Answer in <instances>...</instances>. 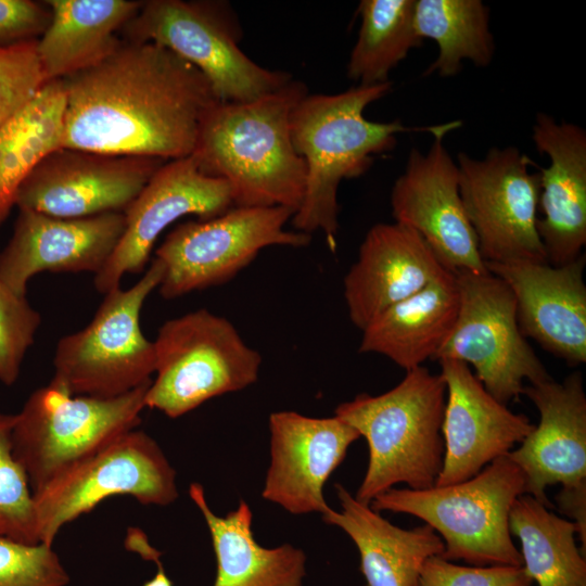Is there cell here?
Segmentation results:
<instances>
[{
	"label": "cell",
	"instance_id": "obj_1",
	"mask_svg": "<svg viewBox=\"0 0 586 586\" xmlns=\"http://www.w3.org/2000/svg\"><path fill=\"white\" fill-rule=\"evenodd\" d=\"M63 148L173 161L192 155L218 100L205 76L168 49L127 41L63 78Z\"/></svg>",
	"mask_w": 586,
	"mask_h": 586
},
{
	"label": "cell",
	"instance_id": "obj_2",
	"mask_svg": "<svg viewBox=\"0 0 586 586\" xmlns=\"http://www.w3.org/2000/svg\"><path fill=\"white\" fill-rule=\"evenodd\" d=\"M307 93L293 78L249 102L217 101L205 114L192 156L205 175L229 183L233 207L298 209L306 164L293 146L290 119Z\"/></svg>",
	"mask_w": 586,
	"mask_h": 586
},
{
	"label": "cell",
	"instance_id": "obj_3",
	"mask_svg": "<svg viewBox=\"0 0 586 586\" xmlns=\"http://www.w3.org/2000/svg\"><path fill=\"white\" fill-rule=\"evenodd\" d=\"M392 86L390 80L373 86L357 85L334 94L308 92L291 114L292 143L306 164L303 201L291 221L296 231L310 235L321 231L332 251L339 232L341 182L364 175L375 155L395 148L398 133H432L435 128V125L407 127L398 119L388 123L367 119V106L390 93Z\"/></svg>",
	"mask_w": 586,
	"mask_h": 586
},
{
	"label": "cell",
	"instance_id": "obj_4",
	"mask_svg": "<svg viewBox=\"0 0 586 586\" xmlns=\"http://www.w3.org/2000/svg\"><path fill=\"white\" fill-rule=\"evenodd\" d=\"M446 385L424 366L380 395L366 393L340 404L334 415L367 441L369 461L356 499L370 505L397 484L435 486L444 461L442 425Z\"/></svg>",
	"mask_w": 586,
	"mask_h": 586
},
{
	"label": "cell",
	"instance_id": "obj_5",
	"mask_svg": "<svg viewBox=\"0 0 586 586\" xmlns=\"http://www.w3.org/2000/svg\"><path fill=\"white\" fill-rule=\"evenodd\" d=\"M525 493L524 473L504 456L459 483L426 489L390 488L370 507L423 520L443 539L442 557L446 560L479 566H523L509 515L514 501Z\"/></svg>",
	"mask_w": 586,
	"mask_h": 586
},
{
	"label": "cell",
	"instance_id": "obj_6",
	"mask_svg": "<svg viewBox=\"0 0 586 586\" xmlns=\"http://www.w3.org/2000/svg\"><path fill=\"white\" fill-rule=\"evenodd\" d=\"M123 30L128 41L156 43L193 65L219 102H249L293 79L292 74L266 68L242 51V26L226 1L142 2Z\"/></svg>",
	"mask_w": 586,
	"mask_h": 586
},
{
	"label": "cell",
	"instance_id": "obj_7",
	"mask_svg": "<svg viewBox=\"0 0 586 586\" xmlns=\"http://www.w3.org/2000/svg\"><path fill=\"white\" fill-rule=\"evenodd\" d=\"M154 343L145 407L181 417L211 398L255 383L262 356L225 317L201 308L165 321Z\"/></svg>",
	"mask_w": 586,
	"mask_h": 586
},
{
	"label": "cell",
	"instance_id": "obj_8",
	"mask_svg": "<svg viewBox=\"0 0 586 586\" xmlns=\"http://www.w3.org/2000/svg\"><path fill=\"white\" fill-rule=\"evenodd\" d=\"M151 382L106 398L74 395L51 382L33 392L15 415L12 430L13 453L26 471L33 494L136 429Z\"/></svg>",
	"mask_w": 586,
	"mask_h": 586
},
{
	"label": "cell",
	"instance_id": "obj_9",
	"mask_svg": "<svg viewBox=\"0 0 586 586\" xmlns=\"http://www.w3.org/2000/svg\"><path fill=\"white\" fill-rule=\"evenodd\" d=\"M164 271L154 258L131 288L118 286L104 294L90 323L58 342L51 383L74 395L106 398L151 382L155 349L141 331L140 313Z\"/></svg>",
	"mask_w": 586,
	"mask_h": 586
},
{
	"label": "cell",
	"instance_id": "obj_10",
	"mask_svg": "<svg viewBox=\"0 0 586 586\" xmlns=\"http://www.w3.org/2000/svg\"><path fill=\"white\" fill-rule=\"evenodd\" d=\"M294 212L282 206L231 207L211 218L179 224L155 251L165 271L158 292L173 300L225 284L266 247H304L311 235L286 230Z\"/></svg>",
	"mask_w": 586,
	"mask_h": 586
},
{
	"label": "cell",
	"instance_id": "obj_11",
	"mask_svg": "<svg viewBox=\"0 0 586 586\" xmlns=\"http://www.w3.org/2000/svg\"><path fill=\"white\" fill-rule=\"evenodd\" d=\"M455 275L458 315L434 359L464 362L505 405L523 394L525 381L534 384L551 379L519 328L515 298L508 284L488 269Z\"/></svg>",
	"mask_w": 586,
	"mask_h": 586
},
{
	"label": "cell",
	"instance_id": "obj_12",
	"mask_svg": "<svg viewBox=\"0 0 586 586\" xmlns=\"http://www.w3.org/2000/svg\"><path fill=\"white\" fill-rule=\"evenodd\" d=\"M117 495L157 506L178 497L174 468L143 431L119 435L34 494L40 543L52 546L63 525Z\"/></svg>",
	"mask_w": 586,
	"mask_h": 586
},
{
	"label": "cell",
	"instance_id": "obj_13",
	"mask_svg": "<svg viewBox=\"0 0 586 586\" xmlns=\"http://www.w3.org/2000/svg\"><path fill=\"white\" fill-rule=\"evenodd\" d=\"M459 191L484 263L547 262L537 231L539 174L518 148L457 154Z\"/></svg>",
	"mask_w": 586,
	"mask_h": 586
},
{
	"label": "cell",
	"instance_id": "obj_14",
	"mask_svg": "<svg viewBox=\"0 0 586 586\" xmlns=\"http://www.w3.org/2000/svg\"><path fill=\"white\" fill-rule=\"evenodd\" d=\"M460 126V120L436 125L428 152L411 149L393 184L391 209L394 221L417 231L444 268L479 272L487 268L463 207L456 160L444 144Z\"/></svg>",
	"mask_w": 586,
	"mask_h": 586
},
{
	"label": "cell",
	"instance_id": "obj_15",
	"mask_svg": "<svg viewBox=\"0 0 586 586\" xmlns=\"http://www.w3.org/2000/svg\"><path fill=\"white\" fill-rule=\"evenodd\" d=\"M164 163L61 148L24 179L15 205L61 218L124 213Z\"/></svg>",
	"mask_w": 586,
	"mask_h": 586
},
{
	"label": "cell",
	"instance_id": "obj_16",
	"mask_svg": "<svg viewBox=\"0 0 586 586\" xmlns=\"http://www.w3.org/2000/svg\"><path fill=\"white\" fill-rule=\"evenodd\" d=\"M233 207L229 183L205 175L192 155L164 163L124 211V231L104 267L98 292L118 288L126 273L141 272L161 233L183 216L214 218Z\"/></svg>",
	"mask_w": 586,
	"mask_h": 586
},
{
	"label": "cell",
	"instance_id": "obj_17",
	"mask_svg": "<svg viewBox=\"0 0 586 586\" xmlns=\"http://www.w3.org/2000/svg\"><path fill=\"white\" fill-rule=\"evenodd\" d=\"M270 464L262 496L292 514L330 508L323 486L359 433L337 416L314 418L296 411L270 413Z\"/></svg>",
	"mask_w": 586,
	"mask_h": 586
},
{
	"label": "cell",
	"instance_id": "obj_18",
	"mask_svg": "<svg viewBox=\"0 0 586 586\" xmlns=\"http://www.w3.org/2000/svg\"><path fill=\"white\" fill-rule=\"evenodd\" d=\"M446 385L444 461L435 486L466 481L508 456L534 430L522 413L497 400L464 362L437 360Z\"/></svg>",
	"mask_w": 586,
	"mask_h": 586
},
{
	"label": "cell",
	"instance_id": "obj_19",
	"mask_svg": "<svg viewBox=\"0 0 586 586\" xmlns=\"http://www.w3.org/2000/svg\"><path fill=\"white\" fill-rule=\"evenodd\" d=\"M124 225L123 213L61 218L21 208L0 252V281L26 296L29 280L42 271L95 275L113 254Z\"/></svg>",
	"mask_w": 586,
	"mask_h": 586
},
{
	"label": "cell",
	"instance_id": "obj_20",
	"mask_svg": "<svg viewBox=\"0 0 586 586\" xmlns=\"http://www.w3.org/2000/svg\"><path fill=\"white\" fill-rule=\"evenodd\" d=\"M585 265L584 253L563 265L485 264L511 289L522 334L570 366L586 361Z\"/></svg>",
	"mask_w": 586,
	"mask_h": 586
},
{
	"label": "cell",
	"instance_id": "obj_21",
	"mask_svg": "<svg viewBox=\"0 0 586 586\" xmlns=\"http://www.w3.org/2000/svg\"><path fill=\"white\" fill-rule=\"evenodd\" d=\"M523 394L534 404L539 422L508 457L522 470L525 489L548 507L546 489L586 482V395L579 371L563 381L552 378L527 384Z\"/></svg>",
	"mask_w": 586,
	"mask_h": 586
},
{
	"label": "cell",
	"instance_id": "obj_22",
	"mask_svg": "<svg viewBox=\"0 0 586 586\" xmlns=\"http://www.w3.org/2000/svg\"><path fill=\"white\" fill-rule=\"evenodd\" d=\"M532 139L549 158L538 173L537 231L547 263L563 265L579 257L586 244V131L538 113Z\"/></svg>",
	"mask_w": 586,
	"mask_h": 586
},
{
	"label": "cell",
	"instance_id": "obj_23",
	"mask_svg": "<svg viewBox=\"0 0 586 586\" xmlns=\"http://www.w3.org/2000/svg\"><path fill=\"white\" fill-rule=\"evenodd\" d=\"M445 269L413 229L395 221L375 224L366 233L343 281L352 323L362 330L383 310L417 293Z\"/></svg>",
	"mask_w": 586,
	"mask_h": 586
},
{
	"label": "cell",
	"instance_id": "obj_24",
	"mask_svg": "<svg viewBox=\"0 0 586 586\" xmlns=\"http://www.w3.org/2000/svg\"><path fill=\"white\" fill-rule=\"evenodd\" d=\"M335 491L341 509L330 507L322 520L340 527L357 547L365 586H419L425 561L444 552L441 536L428 524L396 526L342 484H335Z\"/></svg>",
	"mask_w": 586,
	"mask_h": 586
},
{
	"label": "cell",
	"instance_id": "obj_25",
	"mask_svg": "<svg viewBox=\"0 0 586 586\" xmlns=\"http://www.w3.org/2000/svg\"><path fill=\"white\" fill-rule=\"evenodd\" d=\"M459 309L456 275L445 269L417 293L390 306L362 330L358 352L387 357L406 371L423 366L450 334Z\"/></svg>",
	"mask_w": 586,
	"mask_h": 586
},
{
	"label": "cell",
	"instance_id": "obj_26",
	"mask_svg": "<svg viewBox=\"0 0 586 586\" xmlns=\"http://www.w3.org/2000/svg\"><path fill=\"white\" fill-rule=\"evenodd\" d=\"M47 29L36 42L46 82L66 78L111 54L120 43L116 33L142 2L131 0H48Z\"/></svg>",
	"mask_w": 586,
	"mask_h": 586
},
{
	"label": "cell",
	"instance_id": "obj_27",
	"mask_svg": "<svg viewBox=\"0 0 586 586\" xmlns=\"http://www.w3.org/2000/svg\"><path fill=\"white\" fill-rule=\"evenodd\" d=\"M189 495L211 535L216 558L213 586H303L304 551L290 544L272 548L259 545L252 530L253 513L244 500L219 517L209 508L201 484L192 483Z\"/></svg>",
	"mask_w": 586,
	"mask_h": 586
},
{
	"label": "cell",
	"instance_id": "obj_28",
	"mask_svg": "<svg viewBox=\"0 0 586 586\" xmlns=\"http://www.w3.org/2000/svg\"><path fill=\"white\" fill-rule=\"evenodd\" d=\"M66 94L62 79L46 82L0 125V224L30 171L63 148Z\"/></svg>",
	"mask_w": 586,
	"mask_h": 586
},
{
	"label": "cell",
	"instance_id": "obj_29",
	"mask_svg": "<svg viewBox=\"0 0 586 586\" xmlns=\"http://www.w3.org/2000/svg\"><path fill=\"white\" fill-rule=\"evenodd\" d=\"M509 527L521 543L523 568L538 586H586L585 553L573 522L524 494L511 507Z\"/></svg>",
	"mask_w": 586,
	"mask_h": 586
},
{
	"label": "cell",
	"instance_id": "obj_30",
	"mask_svg": "<svg viewBox=\"0 0 586 586\" xmlns=\"http://www.w3.org/2000/svg\"><path fill=\"white\" fill-rule=\"evenodd\" d=\"M415 27L422 40L430 38L438 48L425 76L450 77L464 61L486 67L493 60L489 9L481 0H416Z\"/></svg>",
	"mask_w": 586,
	"mask_h": 586
},
{
	"label": "cell",
	"instance_id": "obj_31",
	"mask_svg": "<svg viewBox=\"0 0 586 586\" xmlns=\"http://www.w3.org/2000/svg\"><path fill=\"white\" fill-rule=\"evenodd\" d=\"M416 0H361L360 27L347 63V77L358 85L390 81L397 66L422 39L415 27Z\"/></svg>",
	"mask_w": 586,
	"mask_h": 586
},
{
	"label": "cell",
	"instance_id": "obj_32",
	"mask_svg": "<svg viewBox=\"0 0 586 586\" xmlns=\"http://www.w3.org/2000/svg\"><path fill=\"white\" fill-rule=\"evenodd\" d=\"M15 415L0 412V535L40 543L35 499L25 469L12 446Z\"/></svg>",
	"mask_w": 586,
	"mask_h": 586
},
{
	"label": "cell",
	"instance_id": "obj_33",
	"mask_svg": "<svg viewBox=\"0 0 586 586\" xmlns=\"http://www.w3.org/2000/svg\"><path fill=\"white\" fill-rule=\"evenodd\" d=\"M40 314L26 296L0 281V381L12 385L40 326Z\"/></svg>",
	"mask_w": 586,
	"mask_h": 586
},
{
	"label": "cell",
	"instance_id": "obj_34",
	"mask_svg": "<svg viewBox=\"0 0 586 586\" xmlns=\"http://www.w3.org/2000/svg\"><path fill=\"white\" fill-rule=\"evenodd\" d=\"M68 581L51 545L0 535V586H64Z\"/></svg>",
	"mask_w": 586,
	"mask_h": 586
},
{
	"label": "cell",
	"instance_id": "obj_35",
	"mask_svg": "<svg viewBox=\"0 0 586 586\" xmlns=\"http://www.w3.org/2000/svg\"><path fill=\"white\" fill-rule=\"evenodd\" d=\"M36 42L0 48V125L46 84Z\"/></svg>",
	"mask_w": 586,
	"mask_h": 586
},
{
	"label": "cell",
	"instance_id": "obj_36",
	"mask_svg": "<svg viewBox=\"0 0 586 586\" xmlns=\"http://www.w3.org/2000/svg\"><path fill=\"white\" fill-rule=\"evenodd\" d=\"M523 566L463 565L433 556L425 561L419 586H532Z\"/></svg>",
	"mask_w": 586,
	"mask_h": 586
},
{
	"label": "cell",
	"instance_id": "obj_37",
	"mask_svg": "<svg viewBox=\"0 0 586 586\" xmlns=\"http://www.w3.org/2000/svg\"><path fill=\"white\" fill-rule=\"evenodd\" d=\"M50 18L46 2L0 0V48L37 41Z\"/></svg>",
	"mask_w": 586,
	"mask_h": 586
},
{
	"label": "cell",
	"instance_id": "obj_38",
	"mask_svg": "<svg viewBox=\"0 0 586 586\" xmlns=\"http://www.w3.org/2000/svg\"><path fill=\"white\" fill-rule=\"evenodd\" d=\"M559 510L577 527L582 551L586 548V482L575 486H564L556 496Z\"/></svg>",
	"mask_w": 586,
	"mask_h": 586
},
{
	"label": "cell",
	"instance_id": "obj_39",
	"mask_svg": "<svg viewBox=\"0 0 586 586\" xmlns=\"http://www.w3.org/2000/svg\"><path fill=\"white\" fill-rule=\"evenodd\" d=\"M157 564V572L154 575L153 578L148 581L143 586H173L171 581L166 575L163 565L161 562H156Z\"/></svg>",
	"mask_w": 586,
	"mask_h": 586
}]
</instances>
